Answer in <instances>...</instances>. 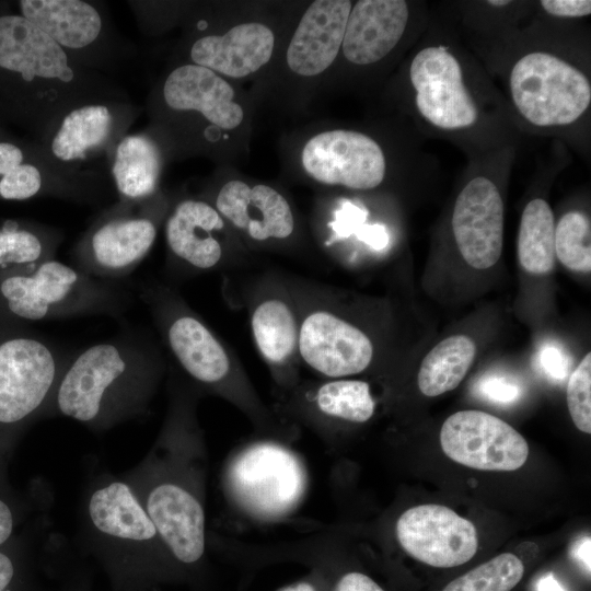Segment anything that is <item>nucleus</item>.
<instances>
[{
    "mask_svg": "<svg viewBox=\"0 0 591 591\" xmlns=\"http://www.w3.org/2000/svg\"><path fill=\"white\" fill-rule=\"evenodd\" d=\"M190 398L177 394L155 442L124 476L172 558L190 566L206 552L205 447Z\"/></svg>",
    "mask_w": 591,
    "mask_h": 591,
    "instance_id": "obj_1",
    "label": "nucleus"
},
{
    "mask_svg": "<svg viewBox=\"0 0 591 591\" xmlns=\"http://www.w3.org/2000/svg\"><path fill=\"white\" fill-rule=\"evenodd\" d=\"M163 374L159 354L143 340L118 337L72 356L44 416L106 430L143 415Z\"/></svg>",
    "mask_w": 591,
    "mask_h": 591,
    "instance_id": "obj_2",
    "label": "nucleus"
},
{
    "mask_svg": "<svg viewBox=\"0 0 591 591\" xmlns=\"http://www.w3.org/2000/svg\"><path fill=\"white\" fill-rule=\"evenodd\" d=\"M126 299L114 282L55 258L0 277L2 305L11 315L25 321L94 314L116 316L123 312Z\"/></svg>",
    "mask_w": 591,
    "mask_h": 591,
    "instance_id": "obj_3",
    "label": "nucleus"
},
{
    "mask_svg": "<svg viewBox=\"0 0 591 591\" xmlns=\"http://www.w3.org/2000/svg\"><path fill=\"white\" fill-rule=\"evenodd\" d=\"M139 113L140 107L131 100L81 103L53 123L39 139V146L62 173L108 188L114 149Z\"/></svg>",
    "mask_w": 591,
    "mask_h": 591,
    "instance_id": "obj_4",
    "label": "nucleus"
},
{
    "mask_svg": "<svg viewBox=\"0 0 591 591\" xmlns=\"http://www.w3.org/2000/svg\"><path fill=\"white\" fill-rule=\"evenodd\" d=\"M71 357L38 336L0 338V453L11 456L23 431L44 417Z\"/></svg>",
    "mask_w": 591,
    "mask_h": 591,
    "instance_id": "obj_5",
    "label": "nucleus"
},
{
    "mask_svg": "<svg viewBox=\"0 0 591 591\" xmlns=\"http://www.w3.org/2000/svg\"><path fill=\"white\" fill-rule=\"evenodd\" d=\"M143 299L176 361L197 383L235 402L260 425L270 418L257 398L235 383L232 360L212 331L164 288H149Z\"/></svg>",
    "mask_w": 591,
    "mask_h": 591,
    "instance_id": "obj_6",
    "label": "nucleus"
},
{
    "mask_svg": "<svg viewBox=\"0 0 591 591\" xmlns=\"http://www.w3.org/2000/svg\"><path fill=\"white\" fill-rule=\"evenodd\" d=\"M147 111L159 136L188 141L200 124L207 125L210 140L211 129H234L244 118L233 88L212 70L188 62L173 68L153 89Z\"/></svg>",
    "mask_w": 591,
    "mask_h": 591,
    "instance_id": "obj_7",
    "label": "nucleus"
},
{
    "mask_svg": "<svg viewBox=\"0 0 591 591\" xmlns=\"http://www.w3.org/2000/svg\"><path fill=\"white\" fill-rule=\"evenodd\" d=\"M164 206L160 192L140 201L117 200L78 240L73 266L112 282L128 276L152 248Z\"/></svg>",
    "mask_w": 591,
    "mask_h": 591,
    "instance_id": "obj_8",
    "label": "nucleus"
},
{
    "mask_svg": "<svg viewBox=\"0 0 591 591\" xmlns=\"http://www.w3.org/2000/svg\"><path fill=\"white\" fill-rule=\"evenodd\" d=\"M224 490L246 515L271 520L287 515L304 497V463L288 447L259 441L230 457L223 473Z\"/></svg>",
    "mask_w": 591,
    "mask_h": 591,
    "instance_id": "obj_9",
    "label": "nucleus"
},
{
    "mask_svg": "<svg viewBox=\"0 0 591 591\" xmlns=\"http://www.w3.org/2000/svg\"><path fill=\"white\" fill-rule=\"evenodd\" d=\"M509 90L518 113L536 127L571 125L591 104L589 78L547 51H531L517 60L510 71Z\"/></svg>",
    "mask_w": 591,
    "mask_h": 591,
    "instance_id": "obj_10",
    "label": "nucleus"
},
{
    "mask_svg": "<svg viewBox=\"0 0 591 591\" xmlns=\"http://www.w3.org/2000/svg\"><path fill=\"white\" fill-rule=\"evenodd\" d=\"M83 524L88 542L109 556L172 558L125 476L103 474L93 480L84 498Z\"/></svg>",
    "mask_w": 591,
    "mask_h": 591,
    "instance_id": "obj_11",
    "label": "nucleus"
},
{
    "mask_svg": "<svg viewBox=\"0 0 591 591\" xmlns=\"http://www.w3.org/2000/svg\"><path fill=\"white\" fill-rule=\"evenodd\" d=\"M19 7L22 16L85 68L108 76L129 53L101 2L22 0Z\"/></svg>",
    "mask_w": 591,
    "mask_h": 591,
    "instance_id": "obj_12",
    "label": "nucleus"
},
{
    "mask_svg": "<svg viewBox=\"0 0 591 591\" xmlns=\"http://www.w3.org/2000/svg\"><path fill=\"white\" fill-rule=\"evenodd\" d=\"M409 80L417 112L430 126L452 132L477 123L478 107L462 65L448 47L430 45L418 50L409 66Z\"/></svg>",
    "mask_w": 591,
    "mask_h": 591,
    "instance_id": "obj_13",
    "label": "nucleus"
},
{
    "mask_svg": "<svg viewBox=\"0 0 591 591\" xmlns=\"http://www.w3.org/2000/svg\"><path fill=\"white\" fill-rule=\"evenodd\" d=\"M440 444L452 461L480 471H515L529 455L522 434L480 410H460L448 417L440 430Z\"/></svg>",
    "mask_w": 591,
    "mask_h": 591,
    "instance_id": "obj_14",
    "label": "nucleus"
},
{
    "mask_svg": "<svg viewBox=\"0 0 591 591\" xmlns=\"http://www.w3.org/2000/svg\"><path fill=\"white\" fill-rule=\"evenodd\" d=\"M301 162L316 182L357 190L376 188L386 172L381 146L366 134L347 129L327 130L310 138L302 149Z\"/></svg>",
    "mask_w": 591,
    "mask_h": 591,
    "instance_id": "obj_15",
    "label": "nucleus"
},
{
    "mask_svg": "<svg viewBox=\"0 0 591 591\" xmlns=\"http://www.w3.org/2000/svg\"><path fill=\"white\" fill-rule=\"evenodd\" d=\"M395 530L408 555L437 568L461 566L474 557L478 547L473 522L441 505L407 509L399 515Z\"/></svg>",
    "mask_w": 591,
    "mask_h": 591,
    "instance_id": "obj_16",
    "label": "nucleus"
},
{
    "mask_svg": "<svg viewBox=\"0 0 591 591\" xmlns=\"http://www.w3.org/2000/svg\"><path fill=\"white\" fill-rule=\"evenodd\" d=\"M373 354L364 332L329 311H312L299 324L298 355L323 376L358 374L369 367Z\"/></svg>",
    "mask_w": 591,
    "mask_h": 591,
    "instance_id": "obj_17",
    "label": "nucleus"
},
{
    "mask_svg": "<svg viewBox=\"0 0 591 591\" xmlns=\"http://www.w3.org/2000/svg\"><path fill=\"white\" fill-rule=\"evenodd\" d=\"M452 231L471 267L487 269L497 264L503 243V201L490 178L475 176L460 192L452 213Z\"/></svg>",
    "mask_w": 591,
    "mask_h": 591,
    "instance_id": "obj_18",
    "label": "nucleus"
},
{
    "mask_svg": "<svg viewBox=\"0 0 591 591\" xmlns=\"http://www.w3.org/2000/svg\"><path fill=\"white\" fill-rule=\"evenodd\" d=\"M213 206L225 221L255 241L283 240L294 230L289 202L267 185L231 179L219 189Z\"/></svg>",
    "mask_w": 591,
    "mask_h": 591,
    "instance_id": "obj_19",
    "label": "nucleus"
},
{
    "mask_svg": "<svg viewBox=\"0 0 591 591\" xmlns=\"http://www.w3.org/2000/svg\"><path fill=\"white\" fill-rule=\"evenodd\" d=\"M352 8L348 0H316L303 13L287 48L289 68L302 77L324 72L336 59Z\"/></svg>",
    "mask_w": 591,
    "mask_h": 591,
    "instance_id": "obj_20",
    "label": "nucleus"
},
{
    "mask_svg": "<svg viewBox=\"0 0 591 591\" xmlns=\"http://www.w3.org/2000/svg\"><path fill=\"white\" fill-rule=\"evenodd\" d=\"M224 219L202 199L179 200L167 213L164 232L169 252L188 268L209 270L223 258Z\"/></svg>",
    "mask_w": 591,
    "mask_h": 591,
    "instance_id": "obj_21",
    "label": "nucleus"
},
{
    "mask_svg": "<svg viewBox=\"0 0 591 591\" xmlns=\"http://www.w3.org/2000/svg\"><path fill=\"white\" fill-rule=\"evenodd\" d=\"M275 35L265 24L246 22L224 34L196 37L188 47V63L219 76L243 78L259 70L273 55Z\"/></svg>",
    "mask_w": 591,
    "mask_h": 591,
    "instance_id": "obj_22",
    "label": "nucleus"
},
{
    "mask_svg": "<svg viewBox=\"0 0 591 591\" xmlns=\"http://www.w3.org/2000/svg\"><path fill=\"white\" fill-rule=\"evenodd\" d=\"M409 19L402 0H360L351 8L341 50L351 63L368 66L386 57L401 40Z\"/></svg>",
    "mask_w": 591,
    "mask_h": 591,
    "instance_id": "obj_23",
    "label": "nucleus"
},
{
    "mask_svg": "<svg viewBox=\"0 0 591 591\" xmlns=\"http://www.w3.org/2000/svg\"><path fill=\"white\" fill-rule=\"evenodd\" d=\"M163 163V142L152 128L125 135L108 166L118 200L140 201L157 195Z\"/></svg>",
    "mask_w": 591,
    "mask_h": 591,
    "instance_id": "obj_24",
    "label": "nucleus"
},
{
    "mask_svg": "<svg viewBox=\"0 0 591 591\" xmlns=\"http://www.w3.org/2000/svg\"><path fill=\"white\" fill-rule=\"evenodd\" d=\"M299 322L290 305L279 298L263 300L251 317L254 341L262 357L275 368H283L298 354Z\"/></svg>",
    "mask_w": 591,
    "mask_h": 591,
    "instance_id": "obj_25",
    "label": "nucleus"
},
{
    "mask_svg": "<svg viewBox=\"0 0 591 591\" xmlns=\"http://www.w3.org/2000/svg\"><path fill=\"white\" fill-rule=\"evenodd\" d=\"M304 402L308 414L317 424L324 420L363 424L375 410L370 386L361 380L333 379L322 382L304 394Z\"/></svg>",
    "mask_w": 591,
    "mask_h": 591,
    "instance_id": "obj_26",
    "label": "nucleus"
},
{
    "mask_svg": "<svg viewBox=\"0 0 591 591\" xmlns=\"http://www.w3.org/2000/svg\"><path fill=\"white\" fill-rule=\"evenodd\" d=\"M474 341L465 335H453L436 345L422 359L418 387L429 397L454 390L464 379L475 358Z\"/></svg>",
    "mask_w": 591,
    "mask_h": 591,
    "instance_id": "obj_27",
    "label": "nucleus"
},
{
    "mask_svg": "<svg viewBox=\"0 0 591 591\" xmlns=\"http://www.w3.org/2000/svg\"><path fill=\"white\" fill-rule=\"evenodd\" d=\"M65 235L50 225L5 220L0 225V273L55 258Z\"/></svg>",
    "mask_w": 591,
    "mask_h": 591,
    "instance_id": "obj_28",
    "label": "nucleus"
},
{
    "mask_svg": "<svg viewBox=\"0 0 591 591\" xmlns=\"http://www.w3.org/2000/svg\"><path fill=\"white\" fill-rule=\"evenodd\" d=\"M555 224L548 202L530 200L521 216L518 234V257L528 273L542 275L552 270L555 258Z\"/></svg>",
    "mask_w": 591,
    "mask_h": 591,
    "instance_id": "obj_29",
    "label": "nucleus"
},
{
    "mask_svg": "<svg viewBox=\"0 0 591 591\" xmlns=\"http://www.w3.org/2000/svg\"><path fill=\"white\" fill-rule=\"evenodd\" d=\"M523 575L521 559L502 553L455 578L442 591H511Z\"/></svg>",
    "mask_w": 591,
    "mask_h": 591,
    "instance_id": "obj_30",
    "label": "nucleus"
},
{
    "mask_svg": "<svg viewBox=\"0 0 591 591\" xmlns=\"http://www.w3.org/2000/svg\"><path fill=\"white\" fill-rule=\"evenodd\" d=\"M555 255L575 271L591 270V225L580 211L565 213L555 227Z\"/></svg>",
    "mask_w": 591,
    "mask_h": 591,
    "instance_id": "obj_31",
    "label": "nucleus"
},
{
    "mask_svg": "<svg viewBox=\"0 0 591 591\" xmlns=\"http://www.w3.org/2000/svg\"><path fill=\"white\" fill-rule=\"evenodd\" d=\"M11 456L0 453V546L10 542L30 514L32 496H23L11 484L8 464Z\"/></svg>",
    "mask_w": 591,
    "mask_h": 591,
    "instance_id": "obj_32",
    "label": "nucleus"
},
{
    "mask_svg": "<svg viewBox=\"0 0 591 591\" xmlns=\"http://www.w3.org/2000/svg\"><path fill=\"white\" fill-rule=\"evenodd\" d=\"M567 405L575 426L591 433V354L588 352L570 374Z\"/></svg>",
    "mask_w": 591,
    "mask_h": 591,
    "instance_id": "obj_33",
    "label": "nucleus"
},
{
    "mask_svg": "<svg viewBox=\"0 0 591 591\" xmlns=\"http://www.w3.org/2000/svg\"><path fill=\"white\" fill-rule=\"evenodd\" d=\"M27 542L26 534L20 532L10 542L0 546V591H14Z\"/></svg>",
    "mask_w": 591,
    "mask_h": 591,
    "instance_id": "obj_34",
    "label": "nucleus"
},
{
    "mask_svg": "<svg viewBox=\"0 0 591 591\" xmlns=\"http://www.w3.org/2000/svg\"><path fill=\"white\" fill-rule=\"evenodd\" d=\"M477 391L491 403L508 405L521 395V387L514 380L501 374H488L479 380Z\"/></svg>",
    "mask_w": 591,
    "mask_h": 591,
    "instance_id": "obj_35",
    "label": "nucleus"
},
{
    "mask_svg": "<svg viewBox=\"0 0 591 591\" xmlns=\"http://www.w3.org/2000/svg\"><path fill=\"white\" fill-rule=\"evenodd\" d=\"M541 371L549 379L563 380L569 371L570 362L564 350L555 345L541 348L537 358Z\"/></svg>",
    "mask_w": 591,
    "mask_h": 591,
    "instance_id": "obj_36",
    "label": "nucleus"
},
{
    "mask_svg": "<svg viewBox=\"0 0 591 591\" xmlns=\"http://www.w3.org/2000/svg\"><path fill=\"white\" fill-rule=\"evenodd\" d=\"M543 10L558 18H582L591 14L589 0H543Z\"/></svg>",
    "mask_w": 591,
    "mask_h": 591,
    "instance_id": "obj_37",
    "label": "nucleus"
},
{
    "mask_svg": "<svg viewBox=\"0 0 591 591\" xmlns=\"http://www.w3.org/2000/svg\"><path fill=\"white\" fill-rule=\"evenodd\" d=\"M39 150V144L34 150H25L13 142L0 141V178L16 165L23 163Z\"/></svg>",
    "mask_w": 591,
    "mask_h": 591,
    "instance_id": "obj_38",
    "label": "nucleus"
},
{
    "mask_svg": "<svg viewBox=\"0 0 591 591\" xmlns=\"http://www.w3.org/2000/svg\"><path fill=\"white\" fill-rule=\"evenodd\" d=\"M334 591H384L369 576L351 571L344 575L337 582Z\"/></svg>",
    "mask_w": 591,
    "mask_h": 591,
    "instance_id": "obj_39",
    "label": "nucleus"
},
{
    "mask_svg": "<svg viewBox=\"0 0 591 591\" xmlns=\"http://www.w3.org/2000/svg\"><path fill=\"white\" fill-rule=\"evenodd\" d=\"M591 540L590 536H584L577 541L571 548L572 558L584 569L588 575L591 571Z\"/></svg>",
    "mask_w": 591,
    "mask_h": 591,
    "instance_id": "obj_40",
    "label": "nucleus"
},
{
    "mask_svg": "<svg viewBox=\"0 0 591 591\" xmlns=\"http://www.w3.org/2000/svg\"><path fill=\"white\" fill-rule=\"evenodd\" d=\"M361 239L374 248H382L387 242L383 228L379 225L368 228Z\"/></svg>",
    "mask_w": 591,
    "mask_h": 591,
    "instance_id": "obj_41",
    "label": "nucleus"
},
{
    "mask_svg": "<svg viewBox=\"0 0 591 591\" xmlns=\"http://www.w3.org/2000/svg\"><path fill=\"white\" fill-rule=\"evenodd\" d=\"M536 591H566L553 573L542 576L536 583Z\"/></svg>",
    "mask_w": 591,
    "mask_h": 591,
    "instance_id": "obj_42",
    "label": "nucleus"
},
{
    "mask_svg": "<svg viewBox=\"0 0 591 591\" xmlns=\"http://www.w3.org/2000/svg\"><path fill=\"white\" fill-rule=\"evenodd\" d=\"M280 591H316V589L314 588L313 584H311L309 582H305V581H301V582H298L296 584H291L289 587H286V588L281 589Z\"/></svg>",
    "mask_w": 591,
    "mask_h": 591,
    "instance_id": "obj_43",
    "label": "nucleus"
},
{
    "mask_svg": "<svg viewBox=\"0 0 591 591\" xmlns=\"http://www.w3.org/2000/svg\"><path fill=\"white\" fill-rule=\"evenodd\" d=\"M488 3L491 4V5L499 7V5L509 4L510 2L509 1H488Z\"/></svg>",
    "mask_w": 591,
    "mask_h": 591,
    "instance_id": "obj_44",
    "label": "nucleus"
}]
</instances>
